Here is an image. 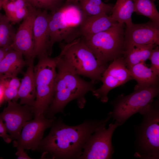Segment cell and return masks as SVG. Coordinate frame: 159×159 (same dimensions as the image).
<instances>
[{"label":"cell","instance_id":"6da1fadb","mask_svg":"<svg viewBox=\"0 0 159 159\" xmlns=\"http://www.w3.org/2000/svg\"><path fill=\"white\" fill-rule=\"evenodd\" d=\"M110 119L107 116L104 119L87 120L71 126L64 123L61 118H55L50 132L41 140L35 151L41 153L43 158L79 159L89 136Z\"/></svg>","mask_w":159,"mask_h":159},{"label":"cell","instance_id":"7a4b0ae2","mask_svg":"<svg viewBox=\"0 0 159 159\" xmlns=\"http://www.w3.org/2000/svg\"><path fill=\"white\" fill-rule=\"evenodd\" d=\"M59 56L53 101L44 114L48 118L55 117V115L58 113H63L67 105L74 100H76L80 108H83L86 102L85 95L95 89V83L81 78L59 54Z\"/></svg>","mask_w":159,"mask_h":159},{"label":"cell","instance_id":"3957f363","mask_svg":"<svg viewBox=\"0 0 159 159\" xmlns=\"http://www.w3.org/2000/svg\"><path fill=\"white\" fill-rule=\"evenodd\" d=\"M59 55L78 75L95 83L100 80L107 64L98 61L80 36L68 43H60Z\"/></svg>","mask_w":159,"mask_h":159},{"label":"cell","instance_id":"277c9868","mask_svg":"<svg viewBox=\"0 0 159 159\" xmlns=\"http://www.w3.org/2000/svg\"><path fill=\"white\" fill-rule=\"evenodd\" d=\"M141 122L136 128L134 156L143 159L159 158V106L153 101L140 113Z\"/></svg>","mask_w":159,"mask_h":159},{"label":"cell","instance_id":"5b68a950","mask_svg":"<svg viewBox=\"0 0 159 159\" xmlns=\"http://www.w3.org/2000/svg\"><path fill=\"white\" fill-rule=\"evenodd\" d=\"M50 14L49 48L52 52L55 43L63 41L69 43L80 36V27L85 16L77 4H65Z\"/></svg>","mask_w":159,"mask_h":159},{"label":"cell","instance_id":"8992f818","mask_svg":"<svg viewBox=\"0 0 159 159\" xmlns=\"http://www.w3.org/2000/svg\"><path fill=\"white\" fill-rule=\"evenodd\" d=\"M38 58V62L34 67L36 90V99L32 107L34 117L44 116L52 102L59 56L52 58L45 56Z\"/></svg>","mask_w":159,"mask_h":159},{"label":"cell","instance_id":"52a82bcc","mask_svg":"<svg viewBox=\"0 0 159 159\" xmlns=\"http://www.w3.org/2000/svg\"><path fill=\"white\" fill-rule=\"evenodd\" d=\"M124 24L118 23L84 41L96 58L105 64L122 57L124 52Z\"/></svg>","mask_w":159,"mask_h":159},{"label":"cell","instance_id":"ba28073f","mask_svg":"<svg viewBox=\"0 0 159 159\" xmlns=\"http://www.w3.org/2000/svg\"><path fill=\"white\" fill-rule=\"evenodd\" d=\"M159 93L157 85L134 90L127 95L122 94L112 102L113 110L108 115L122 125L131 116L150 105Z\"/></svg>","mask_w":159,"mask_h":159},{"label":"cell","instance_id":"9c48e42d","mask_svg":"<svg viewBox=\"0 0 159 159\" xmlns=\"http://www.w3.org/2000/svg\"><path fill=\"white\" fill-rule=\"evenodd\" d=\"M108 122H105L98 127L93 134L87 139L82 154L79 159H111L114 152L112 138L115 129L121 125L115 121L110 123L108 127H105Z\"/></svg>","mask_w":159,"mask_h":159},{"label":"cell","instance_id":"30bf717a","mask_svg":"<svg viewBox=\"0 0 159 159\" xmlns=\"http://www.w3.org/2000/svg\"><path fill=\"white\" fill-rule=\"evenodd\" d=\"M113 60L102 74V85L92 92L93 95L103 102L108 101L107 95L110 90L133 79L124 57H121Z\"/></svg>","mask_w":159,"mask_h":159},{"label":"cell","instance_id":"8fae6325","mask_svg":"<svg viewBox=\"0 0 159 159\" xmlns=\"http://www.w3.org/2000/svg\"><path fill=\"white\" fill-rule=\"evenodd\" d=\"M7 106L0 113V119L4 122L12 140L17 139L25 123L33 116L32 107L20 104L17 102L8 101Z\"/></svg>","mask_w":159,"mask_h":159},{"label":"cell","instance_id":"7c38bea8","mask_svg":"<svg viewBox=\"0 0 159 159\" xmlns=\"http://www.w3.org/2000/svg\"><path fill=\"white\" fill-rule=\"evenodd\" d=\"M38 9L30 4L29 12L20 24L14 38L11 47L21 52L28 65L34 62L33 51L34 43L33 29Z\"/></svg>","mask_w":159,"mask_h":159},{"label":"cell","instance_id":"4fadbf2b","mask_svg":"<svg viewBox=\"0 0 159 159\" xmlns=\"http://www.w3.org/2000/svg\"><path fill=\"white\" fill-rule=\"evenodd\" d=\"M55 118H48L44 115L34 117L33 119L26 122L19 138L13 140V147L35 151L43 138L45 131L51 127Z\"/></svg>","mask_w":159,"mask_h":159},{"label":"cell","instance_id":"5bb4252c","mask_svg":"<svg viewBox=\"0 0 159 159\" xmlns=\"http://www.w3.org/2000/svg\"><path fill=\"white\" fill-rule=\"evenodd\" d=\"M159 45V25L150 20L126 26L124 47L130 45Z\"/></svg>","mask_w":159,"mask_h":159},{"label":"cell","instance_id":"9a60e30c","mask_svg":"<svg viewBox=\"0 0 159 159\" xmlns=\"http://www.w3.org/2000/svg\"><path fill=\"white\" fill-rule=\"evenodd\" d=\"M50 14L47 10L38 9L33 29V58L50 55L49 23Z\"/></svg>","mask_w":159,"mask_h":159},{"label":"cell","instance_id":"2e32d148","mask_svg":"<svg viewBox=\"0 0 159 159\" xmlns=\"http://www.w3.org/2000/svg\"><path fill=\"white\" fill-rule=\"evenodd\" d=\"M118 23L112 19L111 15L107 14L85 16L80 27V36L87 39Z\"/></svg>","mask_w":159,"mask_h":159},{"label":"cell","instance_id":"e0dca14e","mask_svg":"<svg viewBox=\"0 0 159 159\" xmlns=\"http://www.w3.org/2000/svg\"><path fill=\"white\" fill-rule=\"evenodd\" d=\"M22 54L11 47L0 62V78L17 76L28 64Z\"/></svg>","mask_w":159,"mask_h":159},{"label":"cell","instance_id":"ac0fdd59","mask_svg":"<svg viewBox=\"0 0 159 159\" xmlns=\"http://www.w3.org/2000/svg\"><path fill=\"white\" fill-rule=\"evenodd\" d=\"M34 62L30 63L21 80L18 92L19 103L32 107L36 97V90L34 74Z\"/></svg>","mask_w":159,"mask_h":159},{"label":"cell","instance_id":"d6986e66","mask_svg":"<svg viewBox=\"0 0 159 159\" xmlns=\"http://www.w3.org/2000/svg\"><path fill=\"white\" fill-rule=\"evenodd\" d=\"M128 69L132 79L137 82L134 90L158 85L159 76L145 62L137 64Z\"/></svg>","mask_w":159,"mask_h":159},{"label":"cell","instance_id":"ffe728a7","mask_svg":"<svg viewBox=\"0 0 159 159\" xmlns=\"http://www.w3.org/2000/svg\"><path fill=\"white\" fill-rule=\"evenodd\" d=\"M156 45H130L124 47V57L127 68L137 64L145 62L149 59L151 52Z\"/></svg>","mask_w":159,"mask_h":159},{"label":"cell","instance_id":"44dd1931","mask_svg":"<svg viewBox=\"0 0 159 159\" xmlns=\"http://www.w3.org/2000/svg\"><path fill=\"white\" fill-rule=\"evenodd\" d=\"M133 12V0H117L111 16L118 23H125L128 26L132 23L131 16Z\"/></svg>","mask_w":159,"mask_h":159},{"label":"cell","instance_id":"7402d4cb","mask_svg":"<svg viewBox=\"0 0 159 159\" xmlns=\"http://www.w3.org/2000/svg\"><path fill=\"white\" fill-rule=\"evenodd\" d=\"M77 4L85 16L111 13L113 6L102 0H79Z\"/></svg>","mask_w":159,"mask_h":159},{"label":"cell","instance_id":"603a6c76","mask_svg":"<svg viewBox=\"0 0 159 159\" xmlns=\"http://www.w3.org/2000/svg\"><path fill=\"white\" fill-rule=\"evenodd\" d=\"M155 0H133L134 12L146 16L159 25V13L154 3Z\"/></svg>","mask_w":159,"mask_h":159},{"label":"cell","instance_id":"cb8c5ba5","mask_svg":"<svg viewBox=\"0 0 159 159\" xmlns=\"http://www.w3.org/2000/svg\"><path fill=\"white\" fill-rule=\"evenodd\" d=\"M4 90L5 101L17 102L19 99L18 92L21 84L17 76L0 78Z\"/></svg>","mask_w":159,"mask_h":159},{"label":"cell","instance_id":"d4e9b609","mask_svg":"<svg viewBox=\"0 0 159 159\" xmlns=\"http://www.w3.org/2000/svg\"><path fill=\"white\" fill-rule=\"evenodd\" d=\"M16 32L6 16L0 13V40L2 47H11Z\"/></svg>","mask_w":159,"mask_h":159},{"label":"cell","instance_id":"484cf974","mask_svg":"<svg viewBox=\"0 0 159 159\" xmlns=\"http://www.w3.org/2000/svg\"><path fill=\"white\" fill-rule=\"evenodd\" d=\"M31 5L37 9L49 10L54 12L64 4V0H26Z\"/></svg>","mask_w":159,"mask_h":159},{"label":"cell","instance_id":"4316f807","mask_svg":"<svg viewBox=\"0 0 159 159\" xmlns=\"http://www.w3.org/2000/svg\"><path fill=\"white\" fill-rule=\"evenodd\" d=\"M149 59L151 61L150 67L157 76L159 75V48L156 46L153 49Z\"/></svg>","mask_w":159,"mask_h":159},{"label":"cell","instance_id":"83f0119b","mask_svg":"<svg viewBox=\"0 0 159 159\" xmlns=\"http://www.w3.org/2000/svg\"><path fill=\"white\" fill-rule=\"evenodd\" d=\"M2 8L5 12V15L9 21L18 9L13 1L11 0H2Z\"/></svg>","mask_w":159,"mask_h":159},{"label":"cell","instance_id":"f1b7e54d","mask_svg":"<svg viewBox=\"0 0 159 159\" xmlns=\"http://www.w3.org/2000/svg\"><path fill=\"white\" fill-rule=\"evenodd\" d=\"M30 4L26 7L18 9L9 21L12 24L19 23L23 20L27 15L29 12V6Z\"/></svg>","mask_w":159,"mask_h":159},{"label":"cell","instance_id":"f546056e","mask_svg":"<svg viewBox=\"0 0 159 159\" xmlns=\"http://www.w3.org/2000/svg\"><path fill=\"white\" fill-rule=\"evenodd\" d=\"M0 137L2 138L4 141L9 143L12 141L10 135L8 134L4 123L2 120L0 119Z\"/></svg>","mask_w":159,"mask_h":159},{"label":"cell","instance_id":"4dcf8cb0","mask_svg":"<svg viewBox=\"0 0 159 159\" xmlns=\"http://www.w3.org/2000/svg\"><path fill=\"white\" fill-rule=\"evenodd\" d=\"M17 151L15 155L17 156L18 159H32L28 155L26 151H25L24 148L21 147H16Z\"/></svg>","mask_w":159,"mask_h":159},{"label":"cell","instance_id":"1f68e13d","mask_svg":"<svg viewBox=\"0 0 159 159\" xmlns=\"http://www.w3.org/2000/svg\"><path fill=\"white\" fill-rule=\"evenodd\" d=\"M5 101L4 95V90L3 86L0 81V106Z\"/></svg>","mask_w":159,"mask_h":159},{"label":"cell","instance_id":"d6a6232c","mask_svg":"<svg viewBox=\"0 0 159 159\" xmlns=\"http://www.w3.org/2000/svg\"><path fill=\"white\" fill-rule=\"evenodd\" d=\"M9 48L3 47H0V62L5 55Z\"/></svg>","mask_w":159,"mask_h":159},{"label":"cell","instance_id":"836d02e7","mask_svg":"<svg viewBox=\"0 0 159 159\" xmlns=\"http://www.w3.org/2000/svg\"><path fill=\"white\" fill-rule=\"evenodd\" d=\"M79 0H66V4H77Z\"/></svg>","mask_w":159,"mask_h":159},{"label":"cell","instance_id":"e575fe53","mask_svg":"<svg viewBox=\"0 0 159 159\" xmlns=\"http://www.w3.org/2000/svg\"><path fill=\"white\" fill-rule=\"evenodd\" d=\"M2 0H0V10L2 8Z\"/></svg>","mask_w":159,"mask_h":159},{"label":"cell","instance_id":"d590c367","mask_svg":"<svg viewBox=\"0 0 159 159\" xmlns=\"http://www.w3.org/2000/svg\"><path fill=\"white\" fill-rule=\"evenodd\" d=\"M1 47V41H0V47Z\"/></svg>","mask_w":159,"mask_h":159},{"label":"cell","instance_id":"8d00e7d4","mask_svg":"<svg viewBox=\"0 0 159 159\" xmlns=\"http://www.w3.org/2000/svg\"><path fill=\"white\" fill-rule=\"evenodd\" d=\"M105 0V2H107L108 1H109L110 0Z\"/></svg>","mask_w":159,"mask_h":159},{"label":"cell","instance_id":"74e56055","mask_svg":"<svg viewBox=\"0 0 159 159\" xmlns=\"http://www.w3.org/2000/svg\"></svg>","mask_w":159,"mask_h":159}]
</instances>
